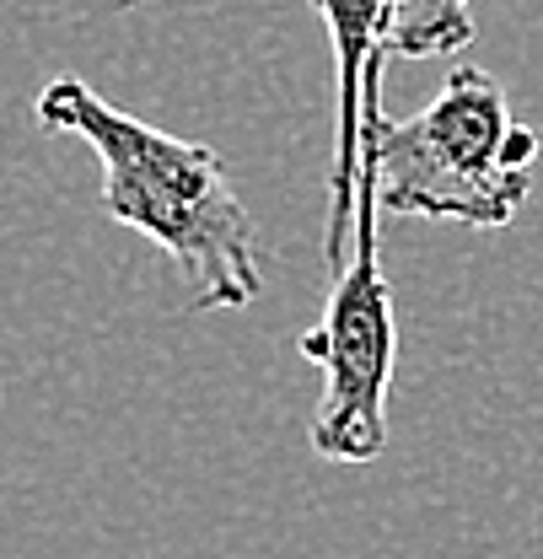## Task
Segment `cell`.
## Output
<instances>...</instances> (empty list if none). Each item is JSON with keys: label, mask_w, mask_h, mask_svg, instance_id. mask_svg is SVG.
<instances>
[{"label": "cell", "mask_w": 543, "mask_h": 559, "mask_svg": "<svg viewBox=\"0 0 543 559\" xmlns=\"http://www.w3.org/2000/svg\"><path fill=\"white\" fill-rule=\"evenodd\" d=\"M33 114L44 135H70L97 156L103 210L173 259L189 312H237L259 301V231L215 145L167 135L75 75H55Z\"/></svg>", "instance_id": "obj_1"}, {"label": "cell", "mask_w": 543, "mask_h": 559, "mask_svg": "<svg viewBox=\"0 0 543 559\" xmlns=\"http://www.w3.org/2000/svg\"><path fill=\"white\" fill-rule=\"evenodd\" d=\"M382 66L361 81V156L377 173V205L420 221L511 226L543 145L539 130L517 124L506 86L489 70L458 66L420 114L388 119Z\"/></svg>", "instance_id": "obj_2"}, {"label": "cell", "mask_w": 543, "mask_h": 559, "mask_svg": "<svg viewBox=\"0 0 543 559\" xmlns=\"http://www.w3.org/2000/svg\"><path fill=\"white\" fill-rule=\"evenodd\" d=\"M377 173L361 156L355 167V205H350V253L334 270L323 318L296 340L302 360L323 371V399L312 409V452L329 463H377L388 447V388L399 366L393 329V290L377 264Z\"/></svg>", "instance_id": "obj_3"}, {"label": "cell", "mask_w": 543, "mask_h": 559, "mask_svg": "<svg viewBox=\"0 0 543 559\" xmlns=\"http://www.w3.org/2000/svg\"><path fill=\"white\" fill-rule=\"evenodd\" d=\"M312 11L323 16L334 55V162H329V221H323V264L334 275L344 264L355 167H361V81L377 60H388L393 0H312Z\"/></svg>", "instance_id": "obj_4"}, {"label": "cell", "mask_w": 543, "mask_h": 559, "mask_svg": "<svg viewBox=\"0 0 543 559\" xmlns=\"http://www.w3.org/2000/svg\"><path fill=\"white\" fill-rule=\"evenodd\" d=\"M474 44V0H393L388 55L399 60H441Z\"/></svg>", "instance_id": "obj_5"}, {"label": "cell", "mask_w": 543, "mask_h": 559, "mask_svg": "<svg viewBox=\"0 0 543 559\" xmlns=\"http://www.w3.org/2000/svg\"><path fill=\"white\" fill-rule=\"evenodd\" d=\"M119 5H151V0H119Z\"/></svg>", "instance_id": "obj_6"}]
</instances>
